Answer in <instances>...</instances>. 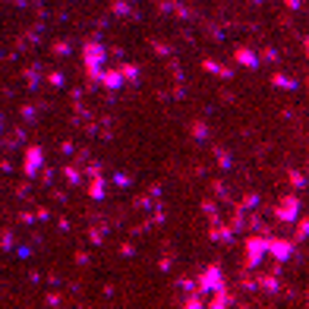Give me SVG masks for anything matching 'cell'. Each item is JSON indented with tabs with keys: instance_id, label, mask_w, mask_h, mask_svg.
Here are the masks:
<instances>
[{
	"instance_id": "cell-1",
	"label": "cell",
	"mask_w": 309,
	"mask_h": 309,
	"mask_svg": "<svg viewBox=\"0 0 309 309\" xmlns=\"http://www.w3.org/2000/svg\"><path fill=\"white\" fill-rule=\"evenodd\" d=\"M265 253L278 256V259L284 262V259L294 256V243H287V240H265Z\"/></svg>"
},
{
	"instance_id": "cell-2",
	"label": "cell",
	"mask_w": 309,
	"mask_h": 309,
	"mask_svg": "<svg viewBox=\"0 0 309 309\" xmlns=\"http://www.w3.org/2000/svg\"><path fill=\"white\" fill-rule=\"evenodd\" d=\"M262 256H265V237L246 240V259H250V265H259Z\"/></svg>"
},
{
	"instance_id": "cell-3",
	"label": "cell",
	"mask_w": 309,
	"mask_h": 309,
	"mask_svg": "<svg viewBox=\"0 0 309 309\" xmlns=\"http://www.w3.org/2000/svg\"><path fill=\"white\" fill-rule=\"evenodd\" d=\"M85 60H89L92 76H98V60H104V51H101L98 45H89V48H85Z\"/></svg>"
},
{
	"instance_id": "cell-4",
	"label": "cell",
	"mask_w": 309,
	"mask_h": 309,
	"mask_svg": "<svg viewBox=\"0 0 309 309\" xmlns=\"http://www.w3.org/2000/svg\"><path fill=\"white\" fill-rule=\"evenodd\" d=\"M278 218H284V221L297 218V196H287V199L278 205Z\"/></svg>"
},
{
	"instance_id": "cell-5",
	"label": "cell",
	"mask_w": 309,
	"mask_h": 309,
	"mask_svg": "<svg viewBox=\"0 0 309 309\" xmlns=\"http://www.w3.org/2000/svg\"><path fill=\"white\" fill-rule=\"evenodd\" d=\"M208 287H221V271L218 268H208V274H205L202 290H208Z\"/></svg>"
},
{
	"instance_id": "cell-6",
	"label": "cell",
	"mask_w": 309,
	"mask_h": 309,
	"mask_svg": "<svg viewBox=\"0 0 309 309\" xmlns=\"http://www.w3.org/2000/svg\"><path fill=\"white\" fill-rule=\"evenodd\" d=\"M237 60H240V63H246V66H256V63H259V57H256L253 51H246V48L237 51Z\"/></svg>"
},
{
	"instance_id": "cell-7",
	"label": "cell",
	"mask_w": 309,
	"mask_h": 309,
	"mask_svg": "<svg viewBox=\"0 0 309 309\" xmlns=\"http://www.w3.org/2000/svg\"><path fill=\"white\" fill-rule=\"evenodd\" d=\"M104 82L110 85V89H117V85L123 82V73H107V76H104Z\"/></svg>"
},
{
	"instance_id": "cell-8",
	"label": "cell",
	"mask_w": 309,
	"mask_h": 309,
	"mask_svg": "<svg viewBox=\"0 0 309 309\" xmlns=\"http://www.w3.org/2000/svg\"><path fill=\"white\" fill-rule=\"evenodd\" d=\"M205 70H208V73H214V76H230V70H221L218 63H211V60L205 63Z\"/></svg>"
},
{
	"instance_id": "cell-9",
	"label": "cell",
	"mask_w": 309,
	"mask_h": 309,
	"mask_svg": "<svg viewBox=\"0 0 309 309\" xmlns=\"http://www.w3.org/2000/svg\"><path fill=\"white\" fill-rule=\"evenodd\" d=\"M92 199H104V183H95V186H92Z\"/></svg>"
},
{
	"instance_id": "cell-10",
	"label": "cell",
	"mask_w": 309,
	"mask_h": 309,
	"mask_svg": "<svg viewBox=\"0 0 309 309\" xmlns=\"http://www.w3.org/2000/svg\"><path fill=\"white\" fill-rule=\"evenodd\" d=\"M274 85H284V89H294V82L284 79V76H274Z\"/></svg>"
},
{
	"instance_id": "cell-11",
	"label": "cell",
	"mask_w": 309,
	"mask_h": 309,
	"mask_svg": "<svg viewBox=\"0 0 309 309\" xmlns=\"http://www.w3.org/2000/svg\"><path fill=\"white\" fill-rule=\"evenodd\" d=\"M309 234V221H306V224H300V230H297V237H306Z\"/></svg>"
},
{
	"instance_id": "cell-12",
	"label": "cell",
	"mask_w": 309,
	"mask_h": 309,
	"mask_svg": "<svg viewBox=\"0 0 309 309\" xmlns=\"http://www.w3.org/2000/svg\"><path fill=\"white\" fill-rule=\"evenodd\" d=\"M306 51H309V38H306Z\"/></svg>"
}]
</instances>
